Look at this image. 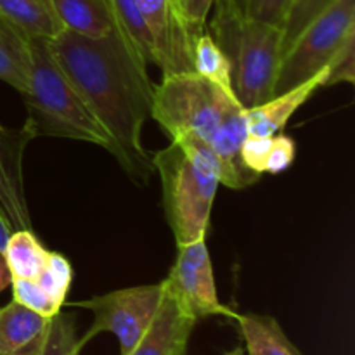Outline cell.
<instances>
[{"instance_id": "cell-1", "label": "cell", "mask_w": 355, "mask_h": 355, "mask_svg": "<svg viewBox=\"0 0 355 355\" xmlns=\"http://www.w3.org/2000/svg\"><path fill=\"white\" fill-rule=\"evenodd\" d=\"M49 47L110 135L111 155L132 180L148 184L155 173L153 156L142 144L155 96L148 62L116 26L97 38L62 30Z\"/></svg>"}, {"instance_id": "cell-2", "label": "cell", "mask_w": 355, "mask_h": 355, "mask_svg": "<svg viewBox=\"0 0 355 355\" xmlns=\"http://www.w3.org/2000/svg\"><path fill=\"white\" fill-rule=\"evenodd\" d=\"M153 166L162 180L166 222L177 246L207 238L220 166L210 146L196 139L170 141L153 155Z\"/></svg>"}, {"instance_id": "cell-3", "label": "cell", "mask_w": 355, "mask_h": 355, "mask_svg": "<svg viewBox=\"0 0 355 355\" xmlns=\"http://www.w3.org/2000/svg\"><path fill=\"white\" fill-rule=\"evenodd\" d=\"M210 35L227 55L236 99L245 110L274 96L283 58V28L252 19L239 0H215Z\"/></svg>"}, {"instance_id": "cell-4", "label": "cell", "mask_w": 355, "mask_h": 355, "mask_svg": "<svg viewBox=\"0 0 355 355\" xmlns=\"http://www.w3.org/2000/svg\"><path fill=\"white\" fill-rule=\"evenodd\" d=\"M26 127L35 137H62L90 142L111 153V139L66 76L49 40L31 38L28 85L23 94Z\"/></svg>"}, {"instance_id": "cell-5", "label": "cell", "mask_w": 355, "mask_h": 355, "mask_svg": "<svg viewBox=\"0 0 355 355\" xmlns=\"http://www.w3.org/2000/svg\"><path fill=\"white\" fill-rule=\"evenodd\" d=\"M239 106L229 96L198 73H177L163 76L155 85L151 118L166 132L170 141L196 139L207 142L232 107Z\"/></svg>"}, {"instance_id": "cell-6", "label": "cell", "mask_w": 355, "mask_h": 355, "mask_svg": "<svg viewBox=\"0 0 355 355\" xmlns=\"http://www.w3.org/2000/svg\"><path fill=\"white\" fill-rule=\"evenodd\" d=\"M355 35V0H335L288 45L277 69L274 96L298 85L331 62Z\"/></svg>"}, {"instance_id": "cell-7", "label": "cell", "mask_w": 355, "mask_h": 355, "mask_svg": "<svg viewBox=\"0 0 355 355\" xmlns=\"http://www.w3.org/2000/svg\"><path fill=\"white\" fill-rule=\"evenodd\" d=\"M163 297L165 286L162 281L158 284L120 288L89 300L73 302L69 304L71 307L85 309L94 315L90 328L78 338L80 347L83 349L101 333H111L118 340L120 355L132 352L156 318Z\"/></svg>"}, {"instance_id": "cell-8", "label": "cell", "mask_w": 355, "mask_h": 355, "mask_svg": "<svg viewBox=\"0 0 355 355\" xmlns=\"http://www.w3.org/2000/svg\"><path fill=\"white\" fill-rule=\"evenodd\" d=\"M177 248L179 252L175 263L170 269L166 279H163L166 293L196 321L215 315L236 321L238 314L218 300L207 238L180 245Z\"/></svg>"}, {"instance_id": "cell-9", "label": "cell", "mask_w": 355, "mask_h": 355, "mask_svg": "<svg viewBox=\"0 0 355 355\" xmlns=\"http://www.w3.org/2000/svg\"><path fill=\"white\" fill-rule=\"evenodd\" d=\"M155 44V64L163 76L191 73L194 35L172 0H137Z\"/></svg>"}, {"instance_id": "cell-10", "label": "cell", "mask_w": 355, "mask_h": 355, "mask_svg": "<svg viewBox=\"0 0 355 355\" xmlns=\"http://www.w3.org/2000/svg\"><path fill=\"white\" fill-rule=\"evenodd\" d=\"M35 139L30 128H7L0 125V210L7 222L17 229H31L23 177L24 149Z\"/></svg>"}, {"instance_id": "cell-11", "label": "cell", "mask_w": 355, "mask_h": 355, "mask_svg": "<svg viewBox=\"0 0 355 355\" xmlns=\"http://www.w3.org/2000/svg\"><path fill=\"white\" fill-rule=\"evenodd\" d=\"M246 137H248V125H246L245 107L239 104L225 114L208 141V146L220 166V184L234 191L246 189L262 179V175L252 172L243 162L241 148Z\"/></svg>"}, {"instance_id": "cell-12", "label": "cell", "mask_w": 355, "mask_h": 355, "mask_svg": "<svg viewBox=\"0 0 355 355\" xmlns=\"http://www.w3.org/2000/svg\"><path fill=\"white\" fill-rule=\"evenodd\" d=\"M326 80H328V66L319 73H315V75H312L305 82L284 90L283 94L272 96L269 101L252 107V110H245L248 135L269 137V135L281 134V130L286 127L291 116L319 89L326 87Z\"/></svg>"}, {"instance_id": "cell-13", "label": "cell", "mask_w": 355, "mask_h": 355, "mask_svg": "<svg viewBox=\"0 0 355 355\" xmlns=\"http://www.w3.org/2000/svg\"><path fill=\"white\" fill-rule=\"evenodd\" d=\"M165 286V284H163ZM196 319L179 307L175 300L166 293L163 297L156 318L141 342L127 355H184L187 354L191 333Z\"/></svg>"}, {"instance_id": "cell-14", "label": "cell", "mask_w": 355, "mask_h": 355, "mask_svg": "<svg viewBox=\"0 0 355 355\" xmlns=\"http://www.w3.org/2000/svg\"><path fill=\"white\" fill-rule=\"evenodd\" d=\"M52 318L12 300L0 307V354H31L44 345Z\"/></svg>"}, {"instance_id": "cell-15", "label": "cell", "mask_w": 355, "mask_h": 355, "mask_svg": "<svg viewBox=\"0 0 355 355\" xmlns=\"http://www.w3.org/2000/svg\"><path fill=\"white\" fill-rule=\"evenodd\" d=\"M62 30L82 37H104L114 30L107 0H51Z\"/></svg>"}, {"instance_id": "cell-16", "label": "cell", "mask_w": 355, "mask_h": 355, "mask_svg": "<svg viewBox=\"0 0 355 355\" xmlns=\"http://www.w3.org/2000/svg\"><path fill=\"white\" fill-rule=\"evenodd\" d=\"M246 355H304L272 315L238 314Z\"/></svg>"}, {"instance_id": "cell-17", "label": "cell", "mask_w": 355, "mask_h": 355, "mask_svg": "<svg viewBox=\"0 0 355 355\" xmlns=\"http://www.w3.org/2000/svg\"><path fill=\"white\" fill-rule=\"evenodd\" d=\"M30 42L24 31L0 16V80L19 94L28 85Z\"/></svg>"}, {"instance_id": "cell-18", "label": "cell", "mask_w": 355, "mask_h": 355, "mask_svg": "<svg viewBox=\"0 0 355 355\" xmlns=\"http://www.w3.org/2000/svg\"><path fill=\"white\" fill-rule=\"evenodd\" d=\"M0 16L30 38L51 40L62 31L51 0H0Z\"/></svg>"}, {"instance_id": "cell-19", "label": "cell", "mask_w": 355, "mask_h": 355, "mask_svg": "<svg viewBox=\"0 0 355 355\" xmlns=\"http://www.w3.org/2000/svg\"><path fill=\"white\" fill-rule=\"evenodd\" d=\"M3 257L12 279H35L45 266L49 250L44 248L31 229H17L10 232Z\"/></svg>"}, {"instance_id": "cell-20", "label": "cell", "mask_w": 355, "mask_h": 355, "mask_svg": "<svg viewBox=\"0 0 355 355\" xmlns=\"http://www.w3.org/2000/svg\"><path fill=\"white\" fill-rule=\"evenodd\" d=\"M193 68L194 73L203 76L205 80L217 85L229 96H234V85H232V71L229 64L227 55L224 54L210 31H201L194 38L193 45Z\"/></svg>"}, {"instance_id": "cell-21", "label": "cell", "mask_w": 355, "mask_h": 355, "mask_svg": "<svg viewBox=\"0 0 355 355\" xmlns=\"http://www.w3.org/2000/svg\"><path fill=\"white\" fill-rule=\"evenodd\" d=\"M114 17V26L134 45L146 62L155 64V44L142 17L137 0H107Z\"/></svg>"}, {"instance_id": "cell-22", "label": "cell", "mask_w": 355, "mask_h": 355, "mask_svg": "<svg viewBox=\"0 0 355 355\" xmlns=\"http://www.w3.org/2000/svg\"><path fill=\"white\" fill-rule=\"evenodd\" d=\"M73 281V269L69 266L68 259L61 253L49 252L45 266L42 267L40 274L35 277V283L44 290V293L62 309L66 305V298H68L69 288H71Z\"/></svg>"}, {"instance_id": "cell-23", "label": "cell", "mask_w": 355, "mask_h": 355, "mask_svg": "<svg viewBox=\"0 0 355 355\" xmlns=\"http://www.w3.org/2000/svg\"><path fill=\"white\" fill-rule=\"evenodd\" d=\"M80 350H82V347H80L78 336H76L75 318L59 312L58 315L52 318L51 329H49L44 345L35 352L19 355H80Z\"/></svg>"}, {"instance_id": "cell-24", "label": "cell", "mask_w": 355, "mask_h": 355, "mask_svg": "<svg viewBox=\"0 0 355 355\" xmlns=\"http://www.w3.org/2000/svg\"><path fill=\"white\" fill-rule=\"evenodd\" d=\"M333 2L335 0H291L286 21L283 24V52L297 38V35Z\"/></svg>"}, {"instance_id": "cell-25", "label": "cell", "mask_w": 355, "mask_h": 355, "mask_svg": "<svg viewBox=\"0 0 355 355\" xmlns=\"http://www.w3.org/2000/svg\"><path fill=\"white\" fill-rule=\"evenodd\" d=\"M12 297L17 304L45 315V318H54L61 312V309L44 293L40 286L35 283V279H12Z\"/></svg>"}, {"instance_id": "cell-26", "label": "cell", "mask_w": 355, "mask_h": 355, "mask_svg": "<svg viewBox=\"0 0 355 355\" xmlns=\"http://www.w3.org/2000/svg\"><path fill=\"white\" fill-rule=\"evenodd\" d=\"M336 83H355V35L347 38L345 44L340 47L335 58L328 64V80L326 87L336 85Z\"/></svg>"}, {"instance_id": "cell-27", "label": "cell", "mask_w": 355, "mask_h": 355, "mask_svg": "<svg viewBox=\"0 0 355 355\" xmlns=\"http://www.w3.org/2000/svg\"><path fill=\"white\" fill-rule=\"evenodd\" d=\"M290 6L291 0H241L246 16L281 28L286 21Z\"/></svg>"}, {"instance_id": "cell-28", "label": "cell", "mask_w": 355, "mask_h": 355, "mask_svg": "<svg viewBox=\"0 0 355 355\" xmlns=\"http://www.w3.org/2000/svg\"><path fill=\"white\" fill-rule=\"evenodd\" d=\"M295 155H297V144L293 139L283 134H276L272 137V146H270L266 165H263V173L277 175V173L284 172L293 165Z\"/></svg>"}, {"instance_id": "cell-29", "label": "cell", "mask_w": 355, "mask_h": 355, "mask_svg": "<svg viewBox=\"0 0 355 355\" xmlns=\"http://www.w3.org/2000/svg\"><path fill=\"white\" fill-rule=\"evenodd\" d=\"M215 0H182L180 2V9H182V16L186 19L187 26H189L191 33L194 38L205 31V24H207L208 12L214 7Z\"/></svg>"}, {"instance_id": "cell-30", "label": "cell", "mask_w": 355, "mask_h": 355, "mask_svg": "<svg viewBox=\"0 0 355 355\" xmlns=\"http://www.w3.org/2000/svg\"><path fill=\"white\" fill-rule=\"evenodd\" d=\"M10 281H12V276H10V270L9 267H7L6 257H3V253L0 252V293L9 286Z\"/></svg>"}, {"instance_id": "cell-31", "label": "cell", "mask_w": 355, "mask_h": 355, "mask_svg": "<svg viewBox=\"0 0 355 355\" xmlns=\"http://www.w3.org/2000/svg\"><path fill=\"white\" fill-rule=\"evenodd\" d=\"M10 232H12V227L9 225V222H7L6 215L2 214V210H0V252L3 253V248H6L7 245V239H9Z\"/></svg>"}, {"instance_id": "cell-32", "label": "cell", "mask_w": 355, "mask_h": 355, "mask_svg": "<svg viewBox=\"0 0 355 355\" xmlns=\"http://www.w3.org/2000/svg\"><path fill=\"white\" fill-rule=\"evenodd\" d=\"M224 355H245V349H243V347H236L234 350H231V352H227Z\"/></svg>"}, {"instance_id": "cell-33", "label": "cell", "mask_w": 355, "mask_h": 355, "mask_svg": "<svg viewBox=\"0 0 355 355\" xmlns=\"http://www.w3.org/2000/svg\"><path fill=\"white\" fill-rule=\"evenodd\" d=\"M172 2L175 3V6L179 7V10H180V12H182V9H180V2H182V0H172Z\"/></svg>"}, {"instance_id": "cell-34", "label": "cell", "mask_w": 355, "mask_h": 355, "mask_svg": "<svg viewBox=\"0 0 355 355\" xmlns=\"http://www.w3.org/2000/svg\"><path fill=\"white\" fill-rule=\"evenodd\" d=\"M184 355H189V354H184Z\"/></svg>"}]
</instances>
